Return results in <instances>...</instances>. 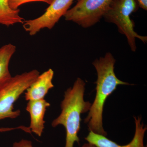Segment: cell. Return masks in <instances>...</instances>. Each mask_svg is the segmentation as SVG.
<instances>
[{"label": "cell", "mask_w": 147, "mask_h": 147, "mask_svg": "<svg viewBox=\"0 0 147 147\" xmlns=\"http://www.w3.org/2000/svg\"><path fill=\"white\" fill-rule=\"evenodd\" d=\"M115 63V59L110 52L92 62L97 74L96 94L85 122L88 123L90 131L105 136L107 133L102 126V113L105 101L119 85H129L116 76L114 71Z\"/></svg>", "instance_id": "1"}, {"label": "cell", "mask_w": 147, "mask_h": 147, "mask_svg": "<svg viewBox=\"0 0 147 147\" xmlns=\"http://www.w3.org/2000/svg\"><path fill=\"white\" fill-rule=\"evenodd\" d=\"M85 85V82L78 78L73 87L66 91L61 105V113L52 123L53 127L61 125L65 128V147H74L75 142L79 144L80 141L78 134L81 128V115L89 111L92 105L84 99Z\"/></svg>", "instance_id": "2"}, {"label": "cell", "mask_w": 147, "mask_h": 147, "mask_svg": "<svg viewBox=\"0 0 147 147\" xmlns=\"http://www.w3.org/2000/svg\"><path fill=\"white\" fill-rule=\"evenodd\" d=\"M139 6L137 0H112L106 13L103 16L106 22L117 26L119 32L125 36L131 51L137 50L136 38L144 43L147 37L138 34L134 31V23L130 18L131 13L136 12Z\"/></svg>", "instance_id": "3"}, {"label": "cell", "mask_w": 147, "mask_h": 147, "mask_svg": "<svg viewBox=\"0 0 147 147\" xmlns=\"http://www.w3.org/2000/svg\"><path fill=\"white\" fill-rule=\"evenodd\" d=\"M39 75L36 69L24 72L11 77L0 88V121L16 118L20 115V110H13L14 102Z\"/></svg>", "instance_id": "4"}, {"label": "cell", "mask_w": 147, "mask_h": 147, "mask_svg": "<svg viewBox=\"0 0 147 147\" xmlns=\"http://www.w3.org/2000/svg\"><path fill=\"white\" fill-rule=\"evenodd\" d=\"M112 0H77L72 8L65 14V20L84 28L99 22L108 11Z\"/></svg>", "instance_id": "5"}, {"label": "cell", "mask_w": 147, "mask_h": 147, "mask_svg": "<svg viewBox=\"0 0 147 147\" xmlns=\"http://www.w3.org/2000/svg\"><path fill=\"white\" fill-rule=\"evenodd\" d=\"M74 0H53L45 13L34 19L24 21V28L31 36H34L41 29L51 30L64 16Z\"/></svg>", "instance_id": "6"}, {"label": "cell", "mask_w": 147, "mask_h": 147, "mask_svg": "<svg viewBox=\"0 0 147 147\" xmlns=\"http://www.w3.org/2000/svg\"><path fill=\"white\" fill-rule=\"evenodd\" d=\"M134 119L136 125L135 134L131 142L127 144L119 145L105 136L92 131H90L85 139L89 143L96 147H146L144 146V139L147 127H144L143 123H141L142 118L134 117Z\"/></svg>", "instance_id": "7"}, {"label": "cell", "mask_w": 147, "mask_h": 147, "mask_svg": "<svg viewBox=\"0 0 147 147\" xmlns=\"http://www.w3.org/2000/svg\"><path fill=\"white\" fill-rule=\"evenodd\" d=\"M50 105L49 102L44 99L29 100L26 110L30 116L31 131L39 137L42 135L44 127L45 121L44 116L46 109Z\"/></svg>", "instance_id": "8"}, {"label": "cell", "mask_w": 147, "mask_h": 147, "mask_svg": "<svg viewBox=\"0 0 147 147\" xmlns=\"http://www.w3.org/2000/svg\"><path fill=\"white\" fill-rule=\"evenodd\" d=\"M54 72L52 69L39 75L25 93V98L27 100L44 99L49 90L54 87L53 84Z\"/></svg>", "instance_id": "9"}, {"label": "cell", "mask_w": 147, "mask_h": 147, "mask_svg": "<svg viewBox=\"0 0 147 147\" xmlns=\"http://www.w3.org/2000/svg\"><path fill=\"white\" fill-rule=\"evenodd\" d=\"M16 50V46L11 43L0 47V88L12 77L9 69V65Z\"/></svg>", "instance_id": "10"}, {"label": "cell", "mask_w": 147, "mask_h": 147, "mask_svg": "<svg viewBox=\"0 0 147 147\" xmlns=\"http://www.w3.org/2000/svg\"><path fill=\"white\" fill-rule=\"evenodd\" d=\"M19 9L13 10L9 7L8 0H0V24L7 26L24 24V18L19 15Z\"/></svg>", "instance_id": "11"}, {"label": "cell", "mask_w": 147, "mask_h": 147, "mask_svg": "<svg viewBox=\"0 0 147 147\" xmlns=\"http://www.w3.org/2000/svg\"><path fill=\"white\" fill-rule=\"evenodd\" d=\"M53 1V0H8V4L11 9L16 10L18 9L19 6L26 3L39 1L47 3L50 5Z\"/></svg>", "instance_id": "12"}, {"label": "cell", "mask_w": 147, "mask_h": 147, "mask_svg": "<svg viewBox=\"0 0 147 147\" xmlns=\"http://www.w3.org/2000/svg\"><path fill=\"white\" fill-rule=\"evenodd\" d=\"M13 147H33L32 142L28 140L22 139L19 142H15Z\"/></svg>", "instance_id": "13"}, {"label": "cell", "mask_w": 147, "mask_h": 147, "mask_svg": "<svg viewBox=\"0 0 147 147\" xmlns=\"http://www.w3.org/2000/svg\"><path fill=\"white\" fill-rule=\"evenodd\" d=\"M139 7L144 10H147V0H137Z\"/></svg>", "instance_id": "14"}, {"label": "cell", "mask_w": 147, "mask_h": 147, "mask_svg": "<svg viewBox=\"0 0 147 147\" xmlns=\"http://www.w3.org/2000/svg\"><path fill=\"white\" fill-rule=\"evenodd\" d=\"M82 147H96L94 145L90 143H87V144H85Z\"/></svg>", "instance_id": "15"}, {"label": "cell", "mask_w": 147, "mask_h": 147, "mask_svg": "<svg viewBox=\"0 0 147 147\" xmlns=\"http://www.w3.org/2000/svg\"><path fill=\"white\" fill-rule=\"evenodd\" d=\"M7 129V128H0V131H5L7 130V129Z\"/></svg>", "instance_id": "16"}]
</instances>
